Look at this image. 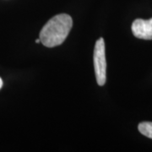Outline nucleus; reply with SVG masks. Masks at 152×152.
<instances>
[{
    "label": "nucleus",
    "instance_id": "obj_4",
    "mask_svg": "<svg viewBox=\"0 0 152 152\" xmlns=\"http://www.w3.org/2000/svg\"><path fill=\"white\" fill-rule=\"evenodd\" d=\"M138 129L143 135L152 139V122H142L139 124Z\"/></svg>",
    "mask_w": 152,
    "mask_h": 152
},
{
    "label": "nucleus",
    "instance_id": "obj_1",
    "mask_svg": "<svg viewBox=\"0 0 152 152\" xmlns=\"http://www.w3.org/2000/svg\"><path fill=\"white\" fill-rule=\"evenodd\" d=\"M73 20L67 14H59L53 17L40 32L41 42L47 48H54L63 43L71 28Z\"/></svg>",
    "mask_w": 152,
    "mask_h": 152
},
{
    "label": "nucleus",
    "instance_id": "obj_3",
    "mask_svg": "<svg viewBox=\"0 0 152 152\" xmlns=\"http://www.w3.org/2000/svg\"><path fill=\"white\" fill-rule=\"evenodd\" d=\"M132 32L137 38L152 40V18L149 20L137 19L132 24Z\"/></svg>",
    "mask_w": 152,
    "mask_h": 152
},
{
    "label": "nucleus",
    "instance_id": "obj_6",
    "mask_svg": "<svg viewBox=\"0 0 152 152\" xmlns=\"http://www.w3.org/2000/svg\"><path fill=\"white\" fill-rule=\"evenodd\" d=\"M39 42H41V40H40V38L36 40V43H39Z\"/></svg>",
    "mask_w": 152,
    "mask_h": 152
},
{
    "label": "nucleus",
    "instance_id": "obj_5",
    "mask_svg": "<svg viewBox=\"0 0 152 152\" xmlns=\"http://www.w3.org/2000/svg\"><path fill=\"white\" fill-rule=\"evenodd\" d=\"M2 86H3V80H2V79L0 78V90H1Z\"/></svg>",
    "mask_w": 152,
    "mask_h": 152
},
{
    "label": "nucleus",
    "instance_id": "obj_2",
    "mask_svg": "<svg viewBox=\"0 0 152 152\" xmlns=\"http://www.w3.org/2000/svg\"><path fill=\"white\" fill-rule=\"evenodd\" d=\"M94 68L96 82L102 86L107 80V61L105 53V42L103 38L98 39L94 49Z\"/></svg>",
    "mask_w": 152,
    "mask_h": 152
}]
</instances>
